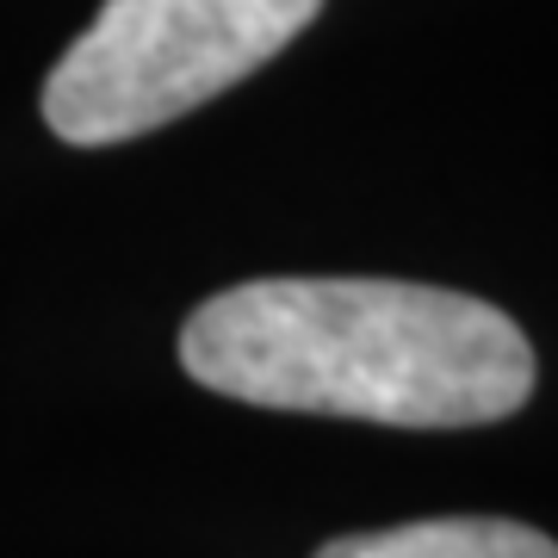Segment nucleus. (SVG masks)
I'll use <instances>...</instances> for the list:
<instances>
[{
    "label": "nucleus",
    "instance_id": "f257e3e1",
    "mask_svg": "<svg viewBox=\"0 0 558 558\" xmlns=\"http://www.w3.org/2000/svg\"><path fill=\"white\" fill-rule=\"evenodd\" d=\"M180 366L255 410L385 428H484L534 398L509 311L416 279H248L180 329Z\"/></svg>",
    "mask_w": 558,
    "mask_h": 558
},
{
    "label": "nucleus",
    "instance_id": "f03ea898",
    "mask_svg": "<svg viewBox=\"0 0 558 558\" xmlns=\"http://www.w3.org/2000/svg\"><path fill=\"white\" fill-rule=\"evenodd\" d=\"M323 0H100L44 81V124L75 149L149 137L274 62Z\"/></svg>",
    "mask_w": 558,
    "mask_h": 558
},
{
    "label": "nucleus",
    "instance_id": "7ed1b4c3",
    "mask_svg": "<svg viewBox=\"0 0 558 558\" xmlns=\"http://www.w3.org/2000/svg\"><path fill=\"white\" fill-rule=\"evenodd\" d=\"M317 558H558V539L509 515H435L329 539L317 546Z\"/></svg>",
    "mask_w": 558,
    "mask_h": 558
}]
</instances>
